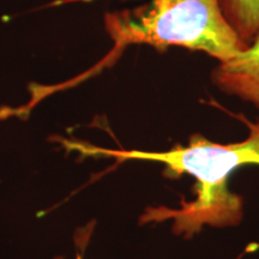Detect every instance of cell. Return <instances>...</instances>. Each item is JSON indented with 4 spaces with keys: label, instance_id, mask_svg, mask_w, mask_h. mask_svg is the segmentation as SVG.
<instances>
[{
    "label": "cell",
    "instance_id": "obj_1",
    "mask_svg": "<svg viewBox=\"0 0 259 259\" xmlns=\"http://www.w3.org/2000/svg\"><path fill=\"white\" fill-rule=\"evenodd\" d=\"M97 154L119 160H147L163 163L169 177L191 176L196 180V199L183 202L181 209L147 210L144 222L173 220V231L187 238L203 226L238 225L242 218V198L228 189L229 178L238 168L259 166V122L248 124V136L241 142L220 144L202 135H192L187 145H176L167 151L94 149Z\"/></svg>",
    "mask_w": 259,
    "mask_h": 259
},
{
    "label": "cell",
    "instance_id": "obj_2",
    "mask_svg": "<svg viewBox=\"0 0 259 259\" xmlns=\"http://www.w3.org/2000/svg\"><path fill=\"white\" fill-rule=\"evenodd\" d=\"M105 29L113 48L88 74L111 66L126 48L138 45L160 52L169 47L203 52L218 63L247 47L227 23L219 0H149L137 8L107 14Z\"/></svg>",
    "mask_w": 259,
    "mask_h": 259
},
{
    "label": "cell",
    "instance_id": "obj_3",
    "mask_svg": "<svg viewBox=\"0 0 259 259\" xmlns=\"http://www.w3.org/2000/svg\"><path fill=\"white\" fill-rule=\"evenodd\" d=\"M210 78L220 92L259 109V34L236 56L219 61Z\"/></svg>",
    "mask_w": 259,
    "mask_h": 259
},
{
    "label": "cell",
    "instance_id": "obj_4",
    "mask_svg": "<svg viewBox=\"0 0 259 259\" xmlns=\"http://www.w3.org/2000/svg\"><path fill=\"white\" fill-rule=\"evenodd\" d=\"M227 23L248 46L259 34V0H219Z\"/></svg>",
    "mask_w": 259,
    "mask_h": 259
},
{
    "label": "cell",
    "instance_id": "obj_5",
    "mask_svg": "<svg viewBox=\"0 0 259 259\" xmlns=\"http://www.w3.org/2000/svg\"><path fill=\"white\" fill-rule=\"evenodd\" d=\"M76 259H82V257H80V255L78 254V255H77V257H76Z\"/></svg>",
    "mask_w": 259,
    "mask_h": 259
}]
</instances>
